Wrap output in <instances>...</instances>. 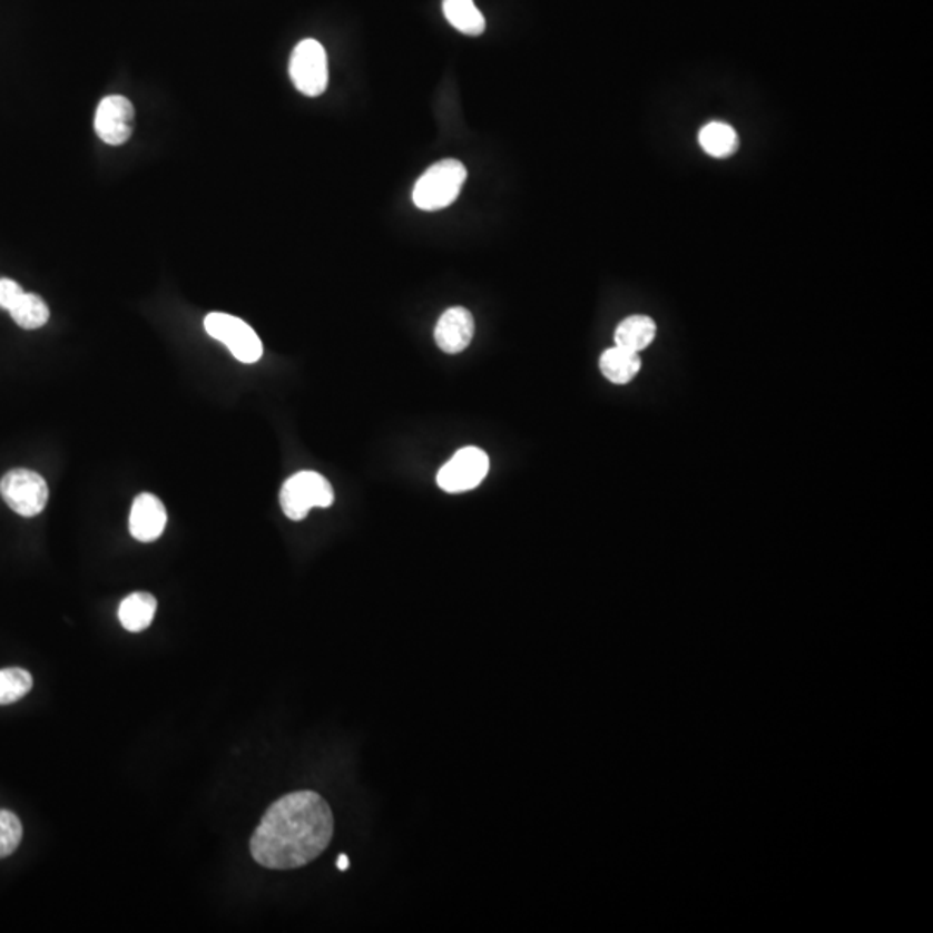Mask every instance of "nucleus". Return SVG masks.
I'll return each mask as SVG.
<instances>
[{
	"label": "nucleus",
	"instance_id": "f257e3e1",
	"mask_svg": "<svg viewBox=\"0 0 933 933\" xmlns=\"http://www.w3.org/2000/svg\"><path fill=\"white\" fill-rule=\"evenodd\" d=\"M334 835V816L322 795L293 792L263 814L252 837V856L263 868L296 870L321 857Z\"/></svg>",
	"mask_w": 933,
	"mask_h": 933
},
{
	"label": "nucleus",
	"instance_id": "f03ea898",
	"mask_svg": "<svg viewBox=\"0 0 933 933\" xmlns=\"http://www.w3.org/2000/svg\"><path fill=\"white\" fill-rule=\"evenodd\" d=\"M466 180V168L459 159H441L425 170L415 187L412 199L416 208L438 212L453 205Z\"/></svg>",
	"mask_w": 933,
	"mask_h": 933
},
{
	"label": "nucleus",
	"instance_id": "7ed1b4c3",
	"mask_svg": "<svg viewBox=\"0 0 933 933\" xmlns=\"http://www.w3.org/2000/svg\"><path fill=\"white\" fill-rule=\"evenodd\" d=\"M334 502L331 482L318 472L303 471L284 482L281 507L291 521H303L315 507L327 509Z\"/></svg>",
	"mask_w": 933,
	"mask_h": 933
},
{
	"label": "nucleus",
	"instance_id": "20e7f679",
	"mask_svg": "<svg viewBox=\"0 0 933 933\" xmlns=\"http://www.w3.org/2000/svg\"><path fill=\"white\" fill-rule=\"evenodd\" d=\"M0 494L21 518H36L49 502L46 479L28 469H12L0 481Z\"/></svg>",
	"mask_w": 933,
	"mask_h": 933
},
{
	"label": "nucleus",
	"instance_id": "39448f33",
	"mask_svg": "<svg viewBox=\"0 0 933 933\" xmlns=\"http://www.w3.org/2000/svg\"><path fill=\"white\" fill-rule=\"evenodd\" d=\"M289 75L294 87L308 97H318L327 90V52L318 40L306 39L294 47Z\"/></svg>",
	"mask_w": 933,
	"mask_h": 933
},
{
	"label": "nucleus",
	"instance_id": "423d86ee",
	"mask_svg": "<svg viewBox=\"0 0 933 933\" xmlns=\"http://www.w3.org/2000/svg\"><path fill=\"white\" fill-rule=\"evenodd\" d=\"M205 328L213 340L224 343L239 362L256 363L262 359L263 344L258 334L237 316L209 313L205 318Z\"/></svg>",
	"mask_w": 933,
	"mask_h": 933
},
{
	"label": "nucleus",
	"instance_id": "0eeeda50",
	"mask_svg": "<svg viewBox=\"0 0 933 933\" xmlns=\"http://www.w3.org/2000/svg\"><path fill=\"white\" fill-rule=\"evenodd\" d=\"M490 472V459L479 448H463L438 472V487L446 493L478 488Z\"/></svg>",
	"mask_w": 933,
	"mask_h": 933
},
{
	"label": "nucleus",
	"instance_id": "6e6552de",
	"mask_svg": "<svg viewBox=\"0 0 933 933\" xmlns=\"http://www.w3.org/2000/svg\"><path fill=\"white\" fill-rule=\"evenodd\" d=\"M136 109L124 96H108L97 108L94 128L102 143L109 146H121L127 143L134 131Z\"/></svg>",
	"mask_w": 933,
	"mask_h": 933
},
{
	"label": "nucleus",
	"instance_id": "1a4fd4ad",
	"mask_svg": "<svg viewBox=\"0 0 933 933\" xmlns=\"http://www.w3.org/2000/svg\"><path fill=\"white\" fill-rule=\"evenodd\" d=\"M474 316L466 308L455 306L446 310L434 328L438 346L448 355H456L469 347L474 337Z\"/></svg>",
	"mask_w": 933,
	"mask_h": 933
},
{
	"label": "nucleus",
	"instance_id": "9d476101",
	"mask_svg": "<svg viewBox=\"0 0 933 933\" xmlns=\"http://www.w3.org/2000/svg\"><path fill=\"white\" fill-rule=\"evenodd\" d=\"M166 509L156 494L143 493L136 498V502L130 510V528L131 537L143 543H151L158 540L165 531L166 526Z\"/></svg>",
	"mask_w": 933,
	"mask_h": 933
},
{
	"label": "nucleus",
	"instance_id": "9b49d317",
	"mask_svg": "<svg viewBox=\"0 0 933 933\" xmlns=\"http://www.w3.org/2000/svg\"><path fill=\"white\" fill-rule=\"evenodd\" d=\"M640 369V355L621 346L609 347L600 356V372L607 381L618 384V386L631 382L632 379L637 377Z\"/></svg>",
	"mask_w": 933,
	"mask_h": 933
},
{
	"label": "nucleus",
	"instance_id": "f8f14e48",
	"mask_svg": "<svg viewBox=\"0 0 933 933\" xmlns=\"http://www.w3.org/2000/svg\"><path fill=\"white\" fill-rule=\"evenodd\" d=\"M657 336V325L647 315H631L616 328V346L625 347L629 352L640 353L654 343Z\"/></svg>",
	"mask_w": 933,
	"mask_h": 933
},
{
	"label": "nucleus",
	"instance_id": "ddd939ff",
	"mask_svg": "<svg viewBox=\"0 0 933 933\" xmlns=\"http://www.w3.org/2000/svg\"><path fill=\"white\" fill-rule=\"evenodd\" d=\"M156 609H158V602L151 593L137 591V593L128 595L120 603L118 618L127 631L140 632L151 626Z\"/></svg>",
	"mask_w": 933,
	"mask_h": 933
},
{
	"label": "nucleus",
	"instance_id": "4468645a",
	"mask_svg": "<svg viewBox=\"0 0 933 933\" xmlns=\"http://www.w3.org/2000/svg\"><path fill=\"white\" fill-rule=\"evenodd\" d=\"M698 143L713 158L725 159L735 155L740 147V139L735 128L723 121H710L698 134Z\"/></svg>",
	"mask_w": 933,
	"mask_h": 933
},
{
	"label": "nucleus",
	"instance_id": "2eb2a0df",
	"mask_svg": "<svg viewBox=\"0 0 933 933\" xmlns=\"http://www.w3.org/2000/svg\"><path fill=\"white\" fill-rule=\"evenodd\" d=\"M443 12L448 23L465 36H482L487 30V20L474 0H443Z\"/></svg>",
	"mask_w": 933,
	"mask_h": 933
},
{
	"label": "nucleus",
	"instance_id": "dca6fc26",
	"mask_svg": "<svg viewBox=\"0 0 933 933\" xmlns=\"http://www.w3.org/2000/svg\"><path fill=\"white\" fill-rule=\"evenodd\" d=\"M12 321L24 331H36L51 318L49 306L46 305L39 294L23 293V296L14 303L11 310Z\"/></svg>",
	"mask_w": 933,
	"mask_h": 933
},
{
	"label": "nucleus",
	"instance_id": "f3484780",
	"mask_svg": "<svg viewBox=\"0 0 933 933\" xmlns=\"http://www.w3.org/2000/svg\"><path fill=\"white\" fill-rule=\"evenodd\" d=\"M33 687L30 672L21 668L0 669V706L18 703Z\"/></svg>",
	"mask_w": 933,
	"mask_h": 933
},
{
	"label": "nucleus",
	"instance_id": "a211bd4d",
	"mask_svg": "<svg viewBox=\"0 0 933 933\" xmlns=\"http://www.w3.org/2000/svg\"><path fill=\"white\" fill-rule=\"evenodd\" d=\"M23 838L20 818L11 811L0 809V860L11 856Z\"/></svg>",
	"mask_w": 933,
	"mask_h": 933
},
{
	"label": "nucleus",
	"instance_id": "6ab92c4d",
	"mask_svg": "<svg viewBox=\"0 0 933 933\" xmlns=\"http://www.w3.org/2000/svg\"><path fill=\"white\" fill-rule=\"evenodd\" d=\"M23 287L12 278H0V308L11 310L14 303L23 296Z\"/></svg>",
	"mask_w": 933,
	"mask_h": 933
},
{
	"label": "nucleus",
	"instance_id": "aec40b11",
	"mask_svg": "<svg viewBox=\"0 0 933 933\" xmlns=\"http://www.w3.org/2000/svg\"><path fill=\"white\" fill-rule=\"evenodd\" d=\"M337 868H340L341 872H346V870L350 868V860H347V856H344V854H341L340 860H337Z\"/></svg>",
	"mask_w": 933,
	"mask_h": 933
}]
</instances>
